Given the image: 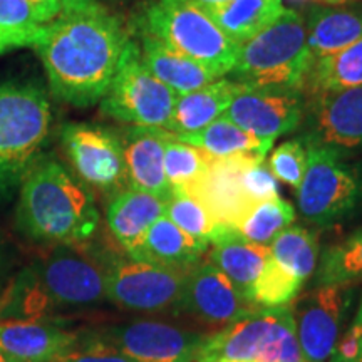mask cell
<instances>
[{"instance_id": "e0dca14e", "label": "cell", "mask_w": 362, "mask_h": 362, "mask_svg": "<svg viewBox=\"0 0 362 362\" xmlns=\"http://www.w3.org/2000/svg\"><path fill=\"white\" fill-rule=\"evenodd\" d=\"M166 133L163 128L131 126L121 134V143L128 188L170 200L173 192L165 175Z\"/></svg>"}, {"instance_id": "4316f807", "label": "cell", "mask_w": 362, "mask_h": 362, "mask_svg": "<svg viewBox=\"0 0 362 362\" xmlns=\"http://www.w3.org/2000/svg\"><path fill=\"white\" fill-rule=\"evenodd\" d=\"M175 136L180 141L200 148L214 158L240 155V153L265 156L275 141V139L259 138V136L248 133L223 115L197 133Z\"/></svg>"}, {"instance_id": "d590c367", "label": "cell", "mask_w": 362, "mask_h": 362, "mask_svg": "<svg viewBox=\"0 0 362 362\" xmlns=\"http://www.w3.org/2000/svg\"><path fill=\"white\" fill-rule=\"evenodd\" d=\"M52 362H138L126 356L124 352L116 349L110 342L101 337L90 339L83 346L78 342L66 351L64 354L56 357Z\"/></svg>"}, {"instance_id": "cb8c5ba5", "label": "cell", "mask_w": 362, "mask_h": 362, "mask_svg": "<svg viewBox=\"0 0 362 362\" xmlns=\"http://www.w3.org/2000/svg\"><path fill=\"white\" fill-rule=\"evenodd\" d=\"M139 40H141L139 54H141L143 64L163 84L168 86L176 96L205 88L214 81L221 79L216 72L173 51L151 35L139 33Z\"/></svg>"}, {"instance_id": "2e32d148", "label": "cell", "mask_w": 362, "mask_h": 362, "mask_svg": "<svg viewBox=\"0 0 362 362\" xmlns=\"http://www.w3.org/2000/svg\"><path fill=\"white\" fill-rule=\"evenodd\" d=\"M264 160V155L247 153L211 158L206 173L189 187L187 193L197 198L218 223L235 228L240 218L255 205L243 192L242 173L248 166Z\"/></svg>"}, {"instance_id": "f35d334b", "label": "cell", "mask_w": 362, "mask_h": 362, "mask_svg": "<svg viewBox=\"0 0 362 362\" xmlns=\"http://www.w3.org/2000/svg\"><path fill=\"white\" fill-rule=\"evenodd\" d=\"M0 27L4 29H34L39 27L25 0H0Z\"/></svg>"}, {"instance_id": "7bdbcfd3", "label": "cell", "mask_w": 362, "mask_h": 362, "mask_svg": "<svg viewBox=\"0 0 362 362\" xmlns=\"http://www.w3.org/2000/svg\"><path fill=\"white\" fill-rule=\"evenodd\" d=\"M189 2L197 4V6H200L202 8H206V7H211V6H218V4L226 2V0H189Z\"/></svg>"}, {"instance_id": "7c38bea8", "label": "cell", "mask_w": 362, "mask_h": 362, "mask_svg": "<svg viewBox=\"0 0 362 362\" xmlns=\"http://www.w3.org/2000/svg\"><path fill=\"white\" fill-rule=\"evenodd\" d=\"M354 298V287L317 285L292 302L297 339L305 362H327Z\"/></svg>"}, {"instance_id": "9a60e30c", "label": "cell", "mask_w": 362, "mask_h": 362, "mask_svg": "<svg viewBox=\"0 0 362 362\" xmlns=\"http://www.w3.org/2000/svg\"><path fill=\"white\" fill-rule=\"evenodd\" d=\"M259 309L238 291L211 262H200L188 270L180 314H188L208 325H228L250 317Z\"/></svg>"}, {"instance_id": "d6986e66", "label": "cell", "mask_w": 362, "mask_h": 362, "mask_svg": "<svg viewBox=\"0 0 362 362\" xmlns=\"http://www.w3.org/2000/svg\"><path fill=\"white\" fill-rule=\"evenodd\" d=\"M277 319V307L264 309L206 336L194 362H253Z\"/></svg>"}, {"instance_id": "8fae6325", "label": "cell", "mask_w": 362, "mask_h": 362, "mask_svg": "<svg viewBox=\"0 0 362 362\" xmlns=\"http://www.w3.org/2000/svg\"><path fill=\"white\" fill-rule=\"evenodd\" d=\"M61 141L72 168L86 185L115 197L128 187L121 136L94 124H66Z\"/></svg>"}, {"instance_id": "277c9868", "label": "cell", "mask_w": 362, "mask_h": 362, "mask_svg": "<svg viewBox=\"0 0 362 362\" xmlns=\"http://www.w3.org/2000/svg\"><path fill=\"white\" fill-rule=\"evenodd\" d=\"M312 64L305 19L297 11L284 12L260 33L240 44L232 79L264 88L284 86L302 89Z\"/></svg>"}, {"instance_id": "4dcf8cb0", "label": "cell", "mask_w": 362, "mask_h": 362, "mask_svg": "<svg viewBox=\"0 0 362 362\" xmlns=\"http://www.w3.org/2000/svg\"><path fill=\"white\" fill-rule=\"evenodd\" d=\"M296 220V210L282 198L255 203L235 225V230L252 243L267 245Z\"/></svg>"}, {"instance_id": "f546056e", "label": "cell", "mask_w": 362, "mask_h": 362, "mask_svg": "<svg viewBox=\"0 0 362 362\" xmlns=\"http://www.w3.org/2000/svg\"><path fill=\"white\" fill-rule=\"evenodd\" d=\"M314 285H346L362 282V226L342 242L330 245L319 255Z\"/></svg>"}, {"instance_id": "f6af8a7d", "label": "cell", "mask_w": 362, "mask_h": 362, "mask_svg": "<svg viewBox=\"0 0 362 362\" xmlns=\"http://www.w3.org/2000/svg\"><path fill=\"white\" fill-rule=\"evenodd\" d=\"M0 362H17L13 357H11L7 354V352H4L2 349H0Z\"/></svg>"}, {"instance_id": "603a6c76", "label": "cell", "mask_w": 362, "mask_h": 362, "mask_svg": "<svg viewBox=\"0 0 362 362\" xmlns=\"http://www.w3.org/2000/svg\"><path fill=\"white\" fill-rule=\"evenodd\" d=\"M247 84L237 83L233 79H216L211 84L192 93L181 94L176 98L173 112L166 131L173 134L197 133L223 115L226 107L233 101Z\"/></svg>"}, {"instance_id": "30bf717a", "label": "cell", "mask_w": 362, "mask_h": 362, "mask_svg": "<svg viewBox=\"0 0 362 362\" xmlns=\"http://www.w3.org/2000/svg\"><path fill=\"white\" fill-rule=\"evenodd\" d=\"M305 148H327L339 155L362 149V86L305 96Z\"/></svg>"}, {"instance_id": "60d3db41", "label": "cell", "mask_w": 362, "mask_h": 362, "mask_svg": "<svg viewBox=\"0 0 362 362\" xmlns=\"http://www.w3.org/2000/svg\"><path fill=\"white\" fill-rule=\"evenodd\" d=\"M25 2L29 6L33 19L37 25L51 24L52 21H56L62 13L57 0H25Z\"/></svg>"}, {"instance_id": "1f68e13d", "label": "cell", "mask_w": 362, "mask_h": 362, "mask_svg": "<svg viewBox=\"0 0 362 362\" xmlns=\"http://www.w3.org/2000/svg\"><path fill=\"white\" fill-rule=\"evenodd\" d=\"M211 155L192 144L180 141L173 133H166L165 141V175L171 192H187L193 187L210 166Z\"/></svg>"}, {"instance_id": "ab89813d", "label": "cell", "mask_w": 362, "mask_h": 362, "mask_svg": "<svg viewBox=\"0 0 362 362\" xmlns=\"http://www.w3.org/2000/svg\"><path fill=\"white\" fill-rule=\"evenodd\" d=\"M44 34V25L34 29H4L0 27V56L22 47H34Z\"/></svg>"}, {"instance_id": "484cf974", "label": "cell", "mask_w": 362, "mask_h": 362, "mask_svg": "<svg viewBox=\"0 0 362 362\" xmlns=\"http://www.w3.org/2000/svg\"><path fill=\"white\" fill-rule=\"evenodd\" d=\"M235 42L242 44L284 12L282 0H226L203 8Z\"/></svg>"}, {"instance_id": "3957f363", "label": "cell", "mask_w": 362, "mask_h": 362, "mask_svg": "<svg viewBox=\"0 0 362 362\" xmlns=\"http://www.w3.org/2000/svg\"><path fill=\"white\" fill-rule=\"evenodd\" d=\"M51 124V101L42 86L0 83V198L19 188L42 156Z\"/></svg>"}, {"instance_id": "f1b7e54d", "label": "cell", "mask_w": 362, "mask_h": 362, "mask_svg": "<svg viewBox=\"0 0 362 362\" xmlns=\"http://www.w3.org/2000/svg\"><path fill=\"white\" fill-rule=\"evenodd\" d=\"M270 257L275 265L304 287L319 262V237L304 226H287L272 240Z\"/></svg>"}, {"instance_id": "83f0119b", "label": "cell", "mask_w": 362, "mask_h": 362, "mask_svg": "<svg viewBox=\"0 0 362 362\" xmlns=\"http://www.w3.org/2000/svg\"><path fill=\"white\" fill-rule=\"evenodd\" d=\"M362 86V39L330 56L312 61L302 93L305 96Z\"/></svg>"}, {"instance_id": "5bb4252c", "label": "cell", "mask_w": 362, "mask_h": 362, "mask_svg": "<svg viewBox=\"0 0 362 362\" xmlns=\"http://www.w3.org/2000/svg\"><path fill=\"white\" fill-rule=\"evenodd\" d=\"M99 337L138 362H194L206 334L158 320H134Z\"/></svg>"}, {"instance_id": "44dd1931", "label": "cell", "mask_w": 362, "mask_h": 362, "mask_svg": "<svg viewBox=\"0 0 362 362\" xmlns=\"http://www.w3.org/2000/svg\"><path fill=\"white\" fill-rule=\"evenodd\" d=\"M208 247L210 243L189 237L168 216L163 215L149 226L141 242L128 257L165 269L189 270L200 264Z\"/></svg>"}, {"instance_id": "8d00e7d4", "label": "cell", "mask_w": 362, "mask_h": 362, "mask_svg": "<svg viewBox=\"0 0 362 362\" xmlns=\"http://www.w3.org/2000/svg\"><path fill=\"white\" fill-rule=\"evenodd\" d=\"M243 192L252 203H259L279 197V180L272 175L265 163H255L242 173Z\"/></svg>"}, {"instance_id": "74e56055", "label": "cell", "mask_w": 362, "mask_h": 362, "mask_svg": "<svg viewBox=\"0 0 362 362\" xmlns=\"http://www.w3.org/2000/svg\"><path fill=\"white\" fill-rule=\"evenodd\" d=\"M329 362H362V320L359 317L339 336Z\"/></svg>"}, {"instance_id": "e575fe53", "label": "cell", "mask_w": 362, "mask_h": 362, "mask_svg": "<svg viewBox=\"0 0 362 362\" xmlns=\"http://www.w3.org/2000/svg\"><path fill=\"white\" fill-rule=\"evenodd\" d=\"M269 168L279 181L291 188L300 187L307 168V148L300 138L285 141L274 149Z\"/></svg>"}, {"instance_id": "5b68a950", "label": "cell", "mask_w": 362, "mask_h": 362, "mask_svg": "<svg viewBox=\"0 0 362 362\" xmlns=\"http://www.w3.org/2000/svg\"><path fill=\"white\" fill-rule=\"evenodd\" d=\"M138 30L211 69L220 78L233 71L240 44L189 0H158L144 8Z\"/></svg>"}, {"instance_id": "b9f144b4", "label": "cell", "mask_w": 362, "mask_h": 362, "mask_svg": "<svg viewBox=\"0 0 362 362\" xmlns=\"http://www.w3.org/2000/svg\"><path fill=\"white\" fill-rule=\"evenodd\" d=\"M62 13H79V12H96L104 8L98 0H57Z\"/></svg>"}, {"instance_id": "ee69618b", "label": "cell", "mask_w": 362, "mask_h": 362, "mask_svg": "<svg viewBox=\"0 0 362 362\" xmlns=\"http://www.w3.org/2000/svg\"><path fill=\"white\" fill-rule=\"evenodd\" d=\"M327 6H344V4H351L354 0H322Z\"/></svg>"}, {"instance_id": "ac0fdd59", "label": "cell", "mask_w": 362, "mask_h": 362, "mask_svg": "<svg viewBox=\"0 0 362 362\" xmlns=\"http://www.w3.org/2000/svg\"><path fill=\"white\" fill-rule=\"evenodd\" d=\"M78 337L52 324L33 319L0 320V349L17 362H52Z\"/></svg>"}, {"instance_id": "52a82bcc", "label": "cell", "mask_w": 362, "mask_h": 362, "mask_svg": "<svg viewBox=\"0 0 362 362\" xmlns=\"http://www.w3.org/2000/svg\"><path fill=\"white\" fill-rule=\"evenodd\" d=\"M176 98L173 90L143 64L138 42L129 39L111 88L101 99V111L121 123L165 129Z\"/></svg>"}, {"instance_id": "bcb514c9", "label": "cell", "mask_w": 362, "mask_h": 362, "mask_svg": "<svg viewBox=\"0 0 362 362\" xmlns=\"http://www.w3.org/2000/svg\"><path fill=\"white\" fill-rule=\"evenodd\" d=\"M356 317H359V319L362 320V298H361V304H359V309H357Z\"/></svg>"}, {"instance_id": "d6a6232c", "label": "cell", "mask_w": 362, "mask_h": 362, "mask_svg": "<svg viewBox=\"0 0 362 362\" xmlns=\"http://www.w3.org/2000/svg\"><path fill=\"white\" fill-rule=\"evenodd\" d=\"M165 216H168L189 237L206 243H210L221 228V223L211 216L210 211L197 198H193L187 192H181V189H173L168 203H166Z\"/></svg>"}, {"instance_id": "7a4b0ae2", "label": "cell", "mask_w": 362, "mask_h": 362, "mask_svg": "<svg viewBox=\"0 0 362 362\" xmlns=\"http://www.w3.org/2000/svg\"><path fill=\"white\" fill-rule=\"evenodd\" d=\"M19 223L30 237L52 243L84 242L96 233L93 194L54 158H39L21 185Z\"/></svg>"}, {"instance_id": "4fadbf2b", "label": "cell", "mask_w": 362, "mask_h": 362, "mask_svg": "<svg viewBox=\"0 0 362 362\" xmlns=\"http://www.w3.org/2000/svg\"><path fill=\"white\" fill-rule=\"evenodd\" d=\"M305 94L298 88L247 86L223 112L225 117L259 138L277 139L302 124Z\"/></svg>"}, {"instance_id": "6da1fadb", "label": "cell", "mask_w": 362, "mask_h": 362, "mask_svg": "<svg viewBox=\"0 0 362 362\" xmlns=\"http://www.w3.org/2000/svg\"><path fill=\"white\" fill-rule=\"evenodd\" d=\"M129 35L106 8L59 16L34 45L51 94L76 107L101 103L111 88Z\"/></svg>"}, {"instance_id": "ffe728a7", "label": "cell", "mask_w": 362, "mask_h": 362, "mask_svg": "<svg viewBox=\"0 0 362 362\" xmlns=\"http://www.w3.org/2000/svg\"><path fill=\"white\" fill-rule=\"evenodd\" d=\"M208 248V262L223 272L235 287L250 300L253 285L270 257V247L248 242L233 226L221 225Z\"/></svg>"}, {"instance_id": "7402d4cb", "label": "cell", "mask_w": 362, "mask_h": 362, "mask_svg": "<svg viewBox=\"0 0 362 362\" xmlns=\"http://www.w3.org/2000/svg\"><path fill=\"white\" fill-rule=\"evenodd\" d=\"M304 19L312 61L336 54L362 39V2L312 7Z\"/></svg>"}, {"instance_id": "8992f818", "label": "cell", "mask_w": 362, "mask_h": 362, "mask_svg": "<svg viewBox=\"0 0 362 362\" xmlns=\"http://www.w3.org/2000/svg\"><path fill=\"white\" fill-rule=\"evenodd\" d=\"M362 203V171L327 148H307V168L297 188L302 218L332 226L354 214Z\"/></svg>"}, {"instance_id": "836d02e7", "label": "cell", "mask_w": 362, "mask_h": 362, "mask_svg": "<svg viewBox=\"0 0 362 362\" xmlns=\"http://www.w3.org/2000/svg\"><path fill=\"white\" fill-rule=\"evenodd\" d=\"M300 288L302 285L288 277L280 267L275 265L272 257H269L264 272L253 285L250 300L259 309H275V307L291 304Z\"/></svg>"}, {"instance_id": "d4e9b609", "label": "cell", "mask_w": 362, "mask_h": 362, "mask_svg": "<svg viewBox=\"0 0 362 362\" xmlns=\"http://www.w3.org/2000/svg\"><path fill=\"white\" fill-rule=\"evenodd\" d=\"M166 203L165 198L133 188H126L111 198L107 226L126 253L133 252L149 226L165 215Z\"/></svg>"}, {"instance_id": "9c48e42d", "label": "cell", "mask_w": 362, "mask_h": 362, "mask_svg": "<svg viewBox=\"0 0 362 362\" xmlns=\"http://www.w3.org/2000/svg\"><path fill=\"white\" fill-rule=\"evenodd\" d=\"M187 275L188 270L117 260L107 270V298L128 310L180 314Z\"/></svg>"}, {"instance_id": "ba28073f", "label": "cell", "mask_w": 362, "mask_h": 362, "mask_svg": "<svg viewBox=\"0 0 362 362\" xmlns=\"http://www.w3.org/2000/svg\"><path fill=\"white\" fill-rule=\"evenodd\" d=\"M107 270L110 267L84 253L57 250L35 269L30 310H44L51 304L83 307L106 300Z\"/></svg>"}]
</instances>
